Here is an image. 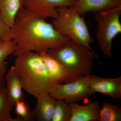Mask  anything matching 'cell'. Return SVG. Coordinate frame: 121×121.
I'll return each mask as SVG.
<instances>
[{
	"label": "cell",
	"mask_w": 121,
	"mask_h": 121,
	"mask_svg": "<svg viewBox=\"0 0 121 121\" xmlns=\"http://www.w3.org/2000/svg\"><path fill=\"white\" fill-rule=\"evenodd\" d=\"M45 19L24 7L19 11L11 27L16 44L15 56L25 51L48 52L67 42L69 37L60 34Z\"/></svg>",
	"instance_id": "6da1fadb"
},
{
	"label": "cell",
	"mask_w": 121,
	"mask_h": 121,
	"mask_svg": "<svg viewBox=\"0 0 121 121\" xmlns=\"http://www.w3.org/2000/svg\"><path fill=\"white\" fill-rule=\"evenodd\" d=\"M16 56L13 66L23 90L35 97L41 93H50L56 84L51 79L39 54L25 51Z\"/></svg>",
	"instance_id": "7a4b0ae2"
},
{
	"label": "cell",
	"mask_w": 121,
	"mask_h": 121,
	"mask_svg": "<svg viewBox=\"0 0 121 121\" xmlns=\"http://www.w3.org/2000/svg\"><path fill=\"white\" fill-rule=\"evenodd\" d=\"M59 61L66 69L68 82L90 74L95 53L93 50L70 39L63 45L47 52Z\"/></svg>",
	"instance_id": "3957f363"
},
{
	"label": "cell",
	"mask_w": 121,
	"mask_h": 121,
	"mask_svg": "<svg viewBox=\"0 0 121 121\" xmlns=\"http://www.w3.org/2000/svg\"><path fill=\"white\" fill-rule=\"evenodd\" d=\"M57 16L52 19V24L60 34L91 50L93 39L84 17L71 7L56 9Z\"/></svg>",
	"instance_id": "277c9868"
},
{
	"label": "cell",
	"mask_w": 121,
	"mask_h": 121,
	"mask_svg": "<svg viewBox=\"0 0 121 121\" xmlns=\"http://www.w3.org/2000/svg\"><path fill=\"white\" fill-rule=\"evenodd\" d=\"M121 7L97 13L95 16L97 23L96 37L104 55L112 56L113 40L121 33Z\"/></svg>",
	"instance_id": "5b68a950"
},
{
	"label": "cell",
	"mask_w": 121,
	"mask_h": 121,
	"mask_svg": "<svg viewBox=\"0 0 121 121\" xmlns=\"http://www.w3.org/2000/svg\"><path fill=\"white\" fill-rule=\"evenodd\" d=\"M56 99H63L68 104L78 103L95 93L88 84L86 76L71 82L57 84L50 93Z\"/></svg>",
	"instance_id": "8992f818"
},
{
	"label": "cell",
	"mask_w": 121,
	"mask_h": 121,
	"mask_svg": "<svg viewBox=\"0 0 121 121\" xmlns=\"http://www.w3.org/2000/svg\"><path fill=\"white\" fill-rule=\"evenodd\" d=\"M76 0H23V7L40 17L45 19L56 17V9L71 7Z\"/></svg>",
	"instance_id": "52a82bcc"
},
{
	"label": "cell",
	"mask_w": 121,
	"mask_h": 121,
	"mask_svg": "<svg viewBox=\"0 0 121 121\" xmlns=\"http://www.w3.org/2000/svg\"><path fill=\"white\" fill-rule=\"evenodd\" d=\"M88 84L92 91L114 99H121V77L105 78L90 74L86 76Z\"/></svg>",
	"instance_id": "ba28073f"
},
{
	"label": "cell",
	"mask_w": 121,
	"mask_h": 121,
	"mask_svg": "<svg viewBox=\"0 0 121 121\" xmlns=\"http://www.w3.org/2000/svg\"><path fill=\"white\" fill-rule=\"evenodd\" d=\"M121 7V0H76L72 8L83 16L90 12L98 13Z\"/></svg>",
	"instance_id": "9c48e42d"
},
{
	"label": "cell",
	"mask_w": 121,
	"mask_h": 121,
	"mask_svg": "<svg viewBox=\"0 0 121 121\" xmlns=\"http://www.w3.org/2000/svg\"><path fill=\"white\" fill-rule=\"evenodd\" d=\"M6 85L5 91L7 99L11 105L14 107L18 101H25V97L19 78L15 71L13 66H12L5 75Z\"/></svg>",
	"instance_id": "30bf717a"
},
{
	"label": "cell",
	"mask_w": 121,
	"mask_h": 121,
	"mask_svg": "<svg viewBox=\"0 0 121 121\" xmlns=\"http://www.w3.org/2000/svg\"><path fill=\"white\" fill-rule=\"evenodd\" d=\"M43 60L51 79L55 84L69 82L67 72L61 63L48 54L47 52L39 53Z\"/></svg>",
	"instance_id": "8fae6325"
},
{
	"label": "cell",
	"mask_w": 121,
	"mask_h": 121,
	"mask_svg": "<svg viewBox=\"0 0 121 121\" xmlns=\"http://www.w3.org/2000/svg\"><path fill=\"white\" fill-rule=\"evenodd\" d=\"M71 108L70 121H99V104L98 101H91L82 105L78 103L69 104Z\"/></svg>",
	"instance_id": "7c38bea8"
},
{
	"label": "cell",
	"mask_w": 121,
	"mask_h": 121,
	"mask_svg": "<svg viewBox=\"0 0 121 121\" xmlns=\"http://www.w3.org/2000/svg\"><path fill=\"white\" fill-rule=\"evenodd\" d=\"M35 98L37 103L33 111L35 119L39 121H51L56 99L47 92Z\"/></svg>",
	"instance_id": "4fadbf2b"
},
{
	"label": "cell",
	"mask_w": 121,
	"mask_h": 121,
	"mask_svg": "<svg viewBox=\"0 0 121 121\" xmlns=\"http://www.w3.org/2000/svg\"><path fill=\"white\" fill-rule=\"evenodd\" d=\"M23 7V0H0V15L12 27L19 11Z\"/></svg>",
	"instance_id": "5bb4252c"
},
{
	"label": "cell",
	"mask_w": 121,
	"mask_h": 121,
	"mask_svg": "<svg viewBox=\"0 0 121 121\" xmlns=\"http://www.w3.org/2000/svg\"><path fill=\"white\" fill-rule=\"evenodd\" d=\"M5 81L3 78L0 81V121H17L11 115L13 107L7 99L5 91Z\"/></svg>",
	"instance_id": "9a60e30c"
},
{
	"label": "cell",
	"mask_w": 121,
	"mask_h": 121,
	"mask_svg": "<svg viewBox=\"0 0 121 121\" xmlns=\"http://www.w3.org/2000/svg\"><path fill=\"white\" fill-rule=\"evenodd\" d=\"M121 121V108L107 102L102 103L99 109V121Z\"/></svg>",
	"instance_id": "2e32d148"
},
{
	"label": "cell",
	"mask_w": 121,
	"mask_h": 121,
	"mask_svg": "<svg viewBox=\"0 0 121 121\" xmlns=\"http://www.w3.org/2000/svg\"><path fill=\"white\" fill-rule=\"evenodd\" d=\"M71 108L63 99H56L51 121H70Z\"/></svg>",
	"instance_id": "e0dca14e"
},
{
	"label": "cell",
	"mask_w": 121,
	"mask_h": 121,
	"mask_svg": "<svg viewBox=\"0 0 121 121\" xmlns=\"http://www.w3.org/2000/svg\"><path fill=\"white\" fill-rule=\"evenodd\" d=\"M17 121H33L35 117L30 106L25 101H18L14 106Z\"/></svg>",
	"instance_id": "ac0fdd59"
},
{
	"label": "cell",
	"mask_w": 121,
	"mask_h": 121,
	"mask_svg": "<svg viewBox=\"0 0 121 121\" xmlns=\"http://www.w3.org/2000/svg\"><path fill=\"white\" fill-rule=\"evenodd\" d=\"M16 44L13 41L8 42H0V63L4 62L8 56L14 54Z\"/></svg>",
	"instance_id": "d6986e66"
},
{
	"label": "cell",
	"mask_w": 121,
	"mask_h": 121,
	"mask_svg": "<svg viewBox=\"0 0 121 121\" xmlns=\"http://www.w3.org/2000/svg\"><path fill=\"white\" fill-rule=\"evenodd\" d=\"M13 40L11 27L6 23L0 15V42H8Z\"/></svg>",
	"instance_id": "ffe728a7"
},
{
	"label": "cell",
	"mask_w": 121,
	"mask_h": 121,
	"mask_svg": "<svg viewBox=\"0 0 121 121\" xmlns=\"http://www.w3.org/2000/svg\"><path fill=\"white\" fill-rule=\"evenodd\" d=\"M7 68V63L4 61L0 63V81L4 78L6 74Z\"/></svg>",
	"instance_id": "44dd1931"
}]
</instances>
